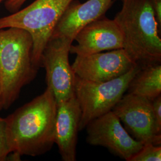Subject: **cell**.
I'll use <instances>...</instances> for the list:
<instances>
[{"mask_svg":"<svg viewBox=\"0 0 161 161\" xmlns=\"http://www.w3.org/2000/svg\"><path fill=\"white\" fill-rule=\"evenodd\" d=\"M73 0H35L12 14L0 17V29L17 28L27 31L33 41L32 62L39 69L41 58L58 22Z\"/></svg>","mask_w":161,"mask_h":161,"instance_id":"277c9868","label":"cell"},{"mask_svg":"<svg viewBox=\"0 0 161 161\" xmlns=\"http://www.w3.org/2000/svg\"><path fill=\"white\" fill-rule=\"evenodd\" d=\"M152 108L156 129L161 133V95L152 100Z\"/></svg>","mask_w":161,"mask_h":161,"instance_id":"2e32d148","label":"cell"},{"mask_svg":"<svg viewBox=\"0 0 161 161\" xmlns=\"http://www.w3.org/2000/svg\"><path fill=\"white\" fill-rule=\"evenodd\" d=\"M57 102L49 88L6 119L12 153L21 156L45 154L54 144Z\"/></svg>","mask_w":161,"mask_h":161,"instance_id":"6da1fadb","label":"cell"},{"mask_svg":"<svg viewBox=\"0 0 161 161\" xmlns=\"http://www.w3.org/2000/svg\"><path fill=\"white\" fill-rule=\"evenodd\" d=\"M2 109V102H1V86L0 84V110Z\"/></svg>","mask_w":161,"mask_h":161,"instance_id":"d6986e66","label":"cell"},{"mask_svg":"<svg viewBox=\"0 0 161 161\" xmlns=\"http://www.w3.org/2000/svg\"><path fill=\"white\" fill-rule=\"evenodd\" d=\"M72 42L64 38H50L41 58V67L46 71L47 87L57 103L75 96V74L69 60Z\"/></svg>","mask_w":161,"mask_h":161,"instance_id":"8992f818","label":"cell"},{"mask_svg":"<svg viewBox=\"0 0 161 161\" xmlns=\"http://www.w3.org/2000/svg\"><path fill=\"white\" fill-rule=\"evenodd\" d=\"M86 128L89 144L104 147L125 161H130L143 146L128 132L112 110L90 121Z\"/></svg>","mask_w":161,"mask_h":161,"instance_id":"ba28073f","label":"cell"},{"mask_svg":"<svg viewBox=\"0 0 161 161\" xmlns=\"http://www.w3.org/2000/svg\"><path fill=\"white\" fill-rule=\"evenodd\" d=\"M161 146L152 143L143 144L130 161H161Z\"/></svg>","mask_w":161,"mask_h":161,"instance_id":"5bb4252c","label":"cell"},{"mask_svg":"<svg viewBox=\"0 0 161 161\" xmlns=\"http://www.w3.org/2000/svg\"><path fill=\"white\" fill-rule=\"evenodd\" d=\"M127 92L151 100L161 95V63L141 68L130 81Z\"/></svg>","mask_w":161,"mask_h":161,"instance_id":"4fadbf2b","label":"cell"},{"mask_svg":"<svg viewBox=\"0 0 161 161\" xmlns=\"http://www.w3.org/2000/svg\"><path fill=\"white\" fill-rule=\"evenodd\" d=\"M112 111L135 140L143 144L161 146V133L156 127L151 100L125 93Z\"/></svg>","mask_w":161,"mask_h":161,"instance_id":"52a82bcc","label":"cell"},{"mask_svg":"<svg viewBox=\"0 0 161 161\" xmlns=\"http://www.w3.org/2000/svg\"><path fill=\"white\" fill-rule=\"evenodd\" d=\"M12 153L10 147L6 119L0 117V161H6Z\"/></svg>","mask_w":161,"mask_h":161,"instance_id":"9a60e30c","label":"cell"},{"mask_svg":"<svg viewBox=\"0 0 161 161\" xmlns=\"http://www.w3.org/2000/svg\"><path fill=\"white\" fill-rule=\"evenodd\" d=\"M114 0L72 1L54 30L51 38H64L74 41L76 35L89 23L103 17Z\"/></svg>","mask_w":161,"mask_h":161,"instance_id":"8fae6325","label":"cell"},{"mask_svg":"<svg viewBox=\"0 0 161 161\" xmlns=\"http://www.w3.org/2000/svg\"><path fill=\"white\" fill-rule=\"evenodd\" d=\"M136 65L121 48L106 53L76 55L71 66L75 75L80 78L104 82L124 75Z\"/></svg>","mask_w":161,"mask_h":161,"instance_id":"9c48e42d","label":"cell"},{"mask_svg":"<svg viewBox=\"0 0 161 161\" xmlns=\"http://www.w3.org/2000/svg\"><path fill=\"white\" fill-rule=\"evenodd\" d=\"M114 20L122 32L123 49L140 68L161 62V40L150 0H122Z\"/></svg>","mask_w":161,"mask_h":161,"instance_id":"7a4b0ae2","label":"cell"},{"mask_svg":"<svg viewBox=\"0 0 161 161\" xmlns=\"http://www.w3.org/2000/svg\"><path fill=\"white\" fill-rule=\"evenodd\" d=\"M27 0H7L5 3L6 10L11 13L16 12L20 9Z\"/></svg>","mask_w":161,"mask_h":161,"instance_id":"ac0fdd59","label":"cell"},{"mask_svg":"<svg viewBox=\"0 0 161 161\" xmlns=\"http://www.w3.org/2000/svg\"><path fill=\"white\" fill-rule=\"evenodd\" d=\"M80 106L75 96L57 103L54 143L64 161H76Z\"/></svg>","mask_w":161,"mask_h":161,"instance_id":"7c38bea8","label":"cell"},{"mask_svg":"<svg viewBox=\"0 0 161 161\" xmlns=\"http://www.w3.org/2000/svg\"><path fill=\"white\" fill-rule=\"evenodd\" d=\"M33 41L23 29H0V84L2 108L8 109L23 86L34 79L38 68L32 62Z\"/></svg>","mask_w":161,"mask_h":161,"instance_id":"3957f363","label":"cell"},{"mask_svg":"<svg viewBox=\"0 0 161 161\" xmlns=\"http://www.w3.org/2000/svg\"><path fill=\"white\" fill-rule=\"evenodd\" d=\"M77 44L71 45L70 53L87 55L123 48L124 37L114 19L102 17L89 23L76 35Z\"/></svg>","mask_w":161,"mask_h":161,"instance_id":"30bf717a","label":"cell"},{"mask_svg":"<svg viewBox=\"0 0 161 161\" xmlns=\"http://www.w3.org/2000/svg\"><path fill=\"white\" fill-rule=\"evenodd\" d=\"M7 1V0H0V3H1L3 1Z\"/></svg>","mask_w":161,"mask_h":161,"instance_id":"ffe728a7","label":"cell"},{"mask_svg":"<svg viewBox=\"0 0 161 161\" xmlns=\"http://www.w3.org/2000/svg\"><path fill=\"white\" fill-rule=\"evenodd\" d=\"M153 12L155 17L158 28L161 27V0H150Z\"/></svg>","mask_w":161,"mask_h":161,"instance_id":"e0dca14e","label":"cell"},{"mask_svg":"<svg viewBox=\"0 0 161 161\" xmlns=\"http://www.w3.org/2000/svg\"><path fill=\"white\" fill-rule=\"evenodd\" d=\"M140 68L136 65L124 75L104 82L86 80L75 75V95L81 112L79 131L90 121L112 110Z\"/></svg>","mask_w":161,"mask_h":161,"instance_id":"5b68a950","label":"cell"}]
</instances>
